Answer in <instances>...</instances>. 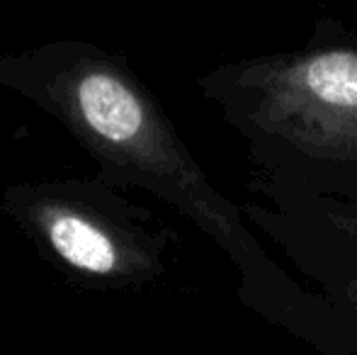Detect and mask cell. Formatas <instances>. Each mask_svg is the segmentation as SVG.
<instances>
[{"label": "cell", "instance_id": "cell-3", "mask_svg": "<svg viewBox=\"0 0 357 355\" xmlns=\"http://www.w3.org/2000/svg\"><path fill=\"white\" fill-rule=\"evenodd\" d=\"M260 129L321 158H357V52L331 49L241 71Z\"/></svg>", "mask_w": 357, "mask_h": 355}, {"label": "cell", "instance_id": "cell-1", "mask_svg": "<svg viewBox=\"0 0 357 355\" xmlns=\"http://www.w3.org/2000/svg\"><path fill=\"white\" fill-rule=\"evenodd\" d=\"M0 93L56 119L98 163L102 183L155 195L243 256V227L122 56L75 37L0 52Z\"/></svg>", "mask_w": 357, "mask_h": 355}, {"label": "cell", "instance_id": "cell-2", "mask_svg": "<svg viewBox=\"0 0 357 355\" xmlns=\"http://www.w3.org/2000/svg\"><path fill=\"white\" fill-rule=\"evenodd\" d=\"M0 214L75 287L134 289L163 273L168 232L98 176L10 183Z\"/></svg>", "mask_w": 357, "mask_h": 355}]
</instances>
